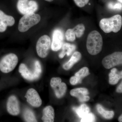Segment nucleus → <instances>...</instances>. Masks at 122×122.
Returning a JSON list of instances; mask_svg holds the SVG:
<instances>
[{
	"instance_id": "obj_28",
	"label": "nucleus",
	"mask_w": 122,
	"mask_h": 122,
	"mask_svg": "<svg viewBox=\"0 0 122 122\" xmlns=\"http://www.w3.org/2000/svg\"><path fill=\"white\" fill-rule=\"evenodd\" d=\"M70 83L72 85H76L78 83H81L82 80L76 76H72L70 79Z\"/></svg>"
},
{
	"instance_id": "obj_24",
	"label": "nucleus",
	"mask_w": 122,
	"mask_h": 122,
	"mask_svg": "<svg viewBox=\"0 0 122 122\" xmlns=\"http://www.w3.org/2000/svg\"><path fill=\"white\" fill-rule=\"evenodd\" d=\"M65 36L66 40L68 41L73 42L76 39V36L73 29H69L66 30Z\"/></svg>"
},
{
	"instance_id": "obj_21",
	"label": "nucleus",
	"mask_w": 122,
	"mask_h": 122,
	"mask_svg": "<svg viewBox=\"0 0 122 122\" xmlns=\"http://www.w3.org/2000/svg\"><path fill=\"white\" fill-rule=\"evenodd\" d=\"M97 110L103 117L107 119H111L113 117L114 113L113 111H106L101 105L98 104L96 106Z\"/></svg>"
},
{
	"instance_id": "obj_4",
	"label": "nucleus",
	"mask_w": 122,
	"mask_h": 122,
	"mask_svg": "<svg viewBox=\"0 0 122 122\" xmlns=\"http://www.w3.org/2000/svg\"><path fill=\"white\" fill-rule=\"evenodd\" d=\"M41 20L40 15L35 13L25 14L20 20L18 29L21 32H24L38 24Z\"/></svg>"
},
{
	"instance_id": "obj_10",
	"label": "nucleus",
	"mask_w": 122,
	"mask_h": 122,
	"mask_svg": "<svg viewBox=\"0 0 122 122\" xmlns=\"http://www.w3.org/2000/svg\"><path fill=\"white\" fill-rule=\"evenodd\" d=\"M25 97L27 102L32 106L38 107L42 105V101L39 94L33 88H30L27 91Z\"/></svg>"
},
{
	"instance_id": "obj_11",
	"label": "nucleus",
	"mask_w": 122,
	"mask_h": 122,
	"mask_svg": "<svg viewBox=\"0 0 122 122\" xmlns=\"http://www.w3.org/2000/svg\"><path fill=\"white\" fill-rule=\"evenodd\" d=\"M63 32L61 30L57 29L54 31L51 46L52 50L57 51L61 49L63 45Z\"/></svg>"
},
{
	"instance_id": "obj_31",
	"label": "nucleus",
	"mask_w": 122,
	"mask_h": 122,
	"mask_svg": "<svg viewBox=\"0 0 122 122\" xmlns=\"http://www.w3.org/2000/svg\"><path fill=\"white\" fill-rule=\"evenodd\" d=\"M45 0L49 1V2H51V1H53V0Z\"/></svg>"
},
{
	"instance_id": "obj_1",
	"label": "nucleus",
	"mask_w": 122,
	"mask_h": 122,
	"mask_svg": "<svg viewBox=\"0 0 122 122\" xmlns=\"http://www.w3.org/2000/svg\"><path fill=\"white\" fill-rule=\"evenodd\" d=\"M103 39L98 31L93 30L89 34L86 41V49L88 53L92 55L98 54L102 51Z\"/></svg>"
},
{
	"instance_id": "obj_17",
	"label": "nucleus",
	"mask_w": 122,
	"mask_h": 122,
	"mask_svg": "<svg viewBox=\"0 0 122 122\" xmlns=\"http://www.w3.org/2000/svg\"><path fill=\"white\" fill-rule=\"evenodd\" d=\"M62 47V51L59 55L60 58H63L66 55L68 56L71 55L76 49L75 45L68 43H65L63 44Z\"/></svg>"
},
{
	"instance_id": "obj_9",
	"label": "nucleus",
	"mask_w": 122,
	"mask_h": 122,
	"mask_svg": "<svg viewBox=\"0 0 122 122\" xmlns=\"http://www.w3.org/2000/svg\"><path fill=\"white\" fill-rule=\"evenodd\" d=\"M61 81V79L58 77L52 78L50 81L51 86L54 91L56 97L58 98L62 97L67 90L66 83Z\"/></svg>"
},
{
	"instance_id": "obj_29",
	"label": "nucleus",
	"mask_w": 122,
	"mask_h": 122,
	"mask_svg": "<svg viewBox=\"0 0 122 122\" xmlns=\"http://www.w3.org/2000/svg\"><path fill=\"white\" fill-rule=\"evenodd\" d=\"M116 92L117 93H122V82L120 83L116 90Z\"/></svg>"
},
{
	"instance_id": "obj_5",
	"label": "nucleus",
	"mask_w": 122,
	"mask_h": 122,
	"mask_svg": "<svg viewBox=\"0 0 122 122\" xmlns=\"http://www.w3.org/2000/svg\"><path fill=\"white\" fill-rule=\"evenodd\" d=\"M18 59L16 54L10 53L3 57L0 61V70L8 73L12 71L18 63Z\"/></svg>"
},
{
	"instance_id": "obj_32",
	"label": "nucleus",
	"mask_w": 122,
	"mask_h": 122,
	"mask_svg": "<svg viewBox=\"0 0 122 122\" xmlns=\"http://www.w3.org/2000/svg\"><path fill=\"white\" fill-rule=\"evenodd\" d=\"M117 0L119 1V2H120V3H122V0Z\"/></svg>"
},
{
	"instance_id": "obj_6",
	"label": "nucleus",
	"mask_w": 122,
	"mask_h": 122,
	"mask_svg": "<svg viewBox=\"0 0 122 122\" xmlns=\"http://www.w3.org/2000/svg\"><path fill=\"white\" fill-rule=\"evenodd\" d=\"M51 41L50 38L47 35L42 36L38 40L36 49L38 55L42 58H45L49 54Z\"/></svg>"
},
{
	"instance_id": "obj_13",
	"label": "nucleus",
	"mask_w": 122,
	"mask_h": 122,
	"mask_svg": "<svg viewBox=\"0 0 122 122\" xmlns=\"http://www.w3.org/2000/svg\"><path fill=\"white\" fill-rule=\"evenodd\" d=\"M15 21L13 17L8 15L0 10V32H3L6 30L8 26H13Z\"/></svg>"
},
{
	"instance_id": "obj_12",
	"label": "nucleus",
	"mask_w": 122,
	"mask_h": 122,
	"mask_svg": "<svg viewBox=\"0 0 122 122\" xmlns=\"http://www.w3.org/2000/svg\"><path fill=\"white\" fill-rule=\"evenodd\" d=\"M7 109L8 112L11 115L17 116L20 113V107L19 101L14 95H12L7 101Z\"/></svg>"
},
{
	"instance_id": "obj_16",
	"label": "nucleus",
	"mask_w": 122,
	"mask_h": 122,
	"mask_svg": "<svg viewBox=\"0 0 122 122\" xmlns=\"http://www.w3.org/2000/svg\"><path fill=\"white\" fill-rule=\"evenodd\" d=\"M81 58V54L79 52L74 53L70 59L67 62L63 64V68L64 69L68 70L71 69L74 64L80 61Z\"/></svg>"
},
{
	"instance_id": "obj_14",
	"label": "nucleus",
	"mask_w": 122,
	"mask_h": 122,
	"mask_svg": "<svg viewBox=\"0 0 122 122\" xmlns=\"http://www.w3.org/2000/svg\"><path fill=\"white\" fill-rule=\"evenodd\" d=\"M89 92L86 88H78L73 89L70 92L71 95L78 98L81 102H87L90 100V98L87 95Z\"/></svg>"
},
{
	"instance_id": "obj_3",
	"label": "nucleus",
	"mask_w": 122,
	"mask_h": 122,
	"mask_svg": "<svg viewBox=\"0 0 122 122\" xmlns=\"http://www.w3.org/2000/svg\"><path fill=\"white\" fill-rule=\"evenodd\" d=\"M19 72L22 77L26 80L33 81L40 77L42 73L41 65L40 62L36 60L34 62V69L31 71L24 63H21L19 68Z\"/></svg>"
},
{
	"instance_id": "obj_30",
	"label": "nucleus",
	"mask_w": 122,
	"mask_h": 122,
	"mask_svg": "<svg viewBox=\"0 0 122 122\" xmlns=\"http://www.w3.org/2000/svg\"><path fill=\"white\" fill-rule=\"evenodd\" d=\"M118 121H119V122H122V115H121L120 116V117H119V118Z\"/></svg>"
},
{
	"instance_id": "obj_23",
	"label": "nucleus",
	"mask_w": 122,
	"mask_h": 122,
	"mask_svg": "<svg viewBox=\"0 0 122 122\" xmlns=\"http://www.w3.org/2000/svg\"><path fill=\"white\" fill-rule=\"evenodd\" d=\"M89 74V69L87 67H84L79 70L78 72H77L75 74V76L78 77L81 80L87 76Z\"/></svg>"
},
{
	"instance_id": "obj_19",
	"label": "nucleus",
	"mask_w": 122,
	"mask_h": 122,
	"mask_svg": "<svg viewBox=\"0 0 122 122\" xmlns=\"http://www.w3.org/2000/svg\"><path fill=\"white\" fill-rule=\"evenodd\" d=\"M73 110L75 112L79 117L82 118L90 113V109L87 105L82 104L77 107H74Z\"/></svg>"
},
{
	"instance_id": "obj_18",
	"label": "nucleus",
	"mask_w": 122,
	"mask_h": 122,
	"mask_svg": "<svg viewBox=\"0 0 122 122\" xmlns=\"http://www.w3.org/2000/svg\"><path fill=\"white\" fill-rule=\"evenodd\" d=\"M109 83L112 85H116L122 78V71L119 72L116 68H113L109 74Z\"/></svg>"
},
{
	"instance_id": "obj_7",
	"label": "nucleus",
	"mask_w": 122,
	"mask_h": 122,
	"mask_svg": "<svg viewBox=\"0 0 122 122\" xmlns=\"http://www.w3.org/2000/svg\"><path fill=\"white\" fill-rule=\"evenodd\" d=\"M18 10L23 15L34 13L38 9L37 2L33 0H18Z\"/></svg>"
},
{
	"instance_id": "obj_22",
	"label": "nucleus",
	"mask_w": 122,
	"mask_h": 122,
	"mask_svg": "<svg viewBox=\"0 0 122 122\" xmlns=\"http://www.w3.org/2000/svg\"><path fill=\"white\" fill-rule=\"evenodd\" d=\"M73 29L74 31L75 36L77 37L80 38L84 34L85 27L83 24H79L76 25Z\"/></svg>"
},
{
	"instance_id": "obj_20",
	"label": "nucleus",
	"mask_w": 122,
	"mask_h": 122,
	"mask_svg": "<svg viewBox=\"0 0 122 122\" xmlns=\"http://www.w3.org/2000/svg\"><path fill=\"white\" fill-rule=\"evenodd\" d=\"M23 117L25 121L28 122H37L36 116L33 111L31 109L26 108L24 111Z\"/></svg>"
},
{
	"instance_id": "obj_15",
	"label": "nucleus",
	"mask_w": 122,
	"mask_h": 122,
	"mask_svg": "<svg viewBox=\"0 0 122 122\" xmlns=\"http://www.w3.org/2000/svg\"><path fill=\"white\" fill-rule=\"evenodd\" d=\"M55 112L54 109L51 106H48L44 108L42 120L44 122H54Z\"/></svg>"
},
{
	"instance_id": "obj_26",
	"label": "nucleus",
	"mask_w": 122,
	"mask_h": 122,
	"mask_svg": "<svg viewBox=\"0 0 122 122\" xmlns=\"http://www.w3.org/2000/svg\"><path fill=\"white\" fill-rule=\"evenodd\" d=\"M81 122H95V116L92 113H89L81 118Z\"/></svg>"
},
{
	"instance_id": "obj_27",
	"label": "nucleus",
	"mask_w": 122,
	"mask_h": 122,
	"mask_svg": "<svg viewBox=\"0 0 122 122\" xmlns=\"http://www.w3.org/2000/svg\"><path fill=\"white\" fill-rule=\"evenodd\" d=\"M74 1L78 7L82 8L88 4L89 0H74Z\"/></svg>"
},
{
	"instance_id": "obj_2",
	"label": "nucleus",
	"mask_w": 122,
	"mask_h": 122,
	"mask_svg": "<svg viewBox=\"0 0 122 122\" xmlns=\"http://www.w3.org/2000/svg\"><path fill=\"white\" fill-rule=\"evenodd\" d=\"M99 25L100 28L105 33L118 32L122 28V16L117 14L109 18H103L100 21Z\"/></svg>"
},
{
	"instance_id": "obj_25",
	"label": "nucleus",
	"mask_w": 122,
	"mask_h": 122,
	"mask_svg": "<svg viewBox=\"0 0 122 122\" xmlns=\"http://www.w3.org/2000/svg\"><path fill=\"white\" fill-rule=\"evenodd\" d=\"M107 8L112 10H122V4L120 3H114L110 2L107 4Z\"/></svg>"
},
{
	"instance_id": "obj_8",
	"label": "nucleus",
	"mask_w": 122,
	"mask_h": 122,
	"mask_svg": "<svg viewBox=\"0 0 122 122\" xmlns=\"http://www.w3.org/2000/svg\"><path fill=\"white\" fill-rule=\"evenodd\" d=\"M122 63V53L115 52L104 58L102 61L103 66L107 69H111Z\"/></svg>"
}]
</instances>
